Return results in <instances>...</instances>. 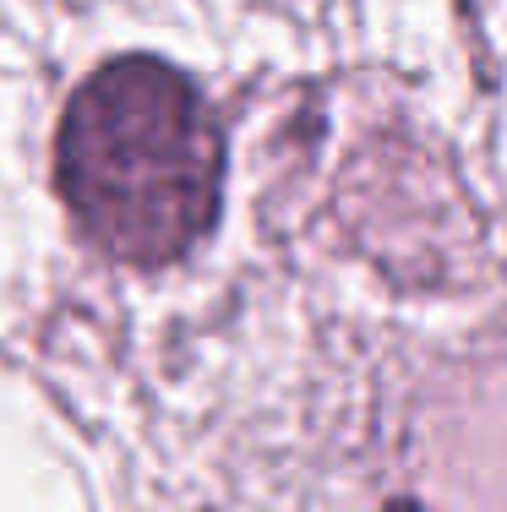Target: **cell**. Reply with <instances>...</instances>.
I'll list each match as a JSON object with an SVG mask.
<instances>
[{
    "label": "cell",
    "mask_w": 507,
    "mask_h": 512,
    "mask_svg": "<svg viewBox=\"0 0 507 512\" xmlns=\"http://www.w3.org/2000/svg\"><path fill=\"white\" fill-rule=\"evenodd\" d=\"M55 169L77 229L104 256L169 267L219 218L224 131L175 66L126 55L71 93Z\"/></svg>",
    "instance_id": "obj_1"
},
{
    "label": "cell",
    "mask_w": 507,
    "mask_h": 512,
    "mask_svg": "<svg viewBox=\"0 0 507 512\" xmlns=\"http://www.w3.org/2000/svg\"><path fill=\"white\" fill-rule=\"evenodd\" d=\"M382 512H420L415 502H393V507H382Z\"/></svg>",
    "instance_id": "obj_2"
}]
</instances>
